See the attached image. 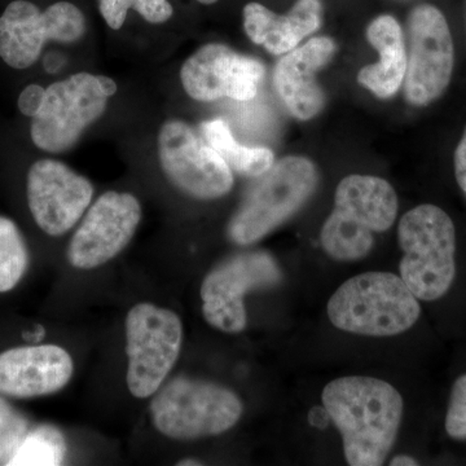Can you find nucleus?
<instances>
[{
    "mask_svg": "<svg viewBox=\"0 0 466 466\" xmlns=\"http://www.w3.org/2000/svg\"><path fill=\"white\" fill-rule=\"evenodd\" d=\"M231 218L228 238L238 245L259 241L287 222L317 189L319 175L309 159L289 156L259 175Z\"/></svg>",
    "mask_w": 466,
    "mask_h": 466,
    "instance_id": "obj_5",
    "label": "nucleus"
},
{
    "mask_svg": "<svg viewBox=\"0 0 466 466\" xmlns=\"http://www.w3.org/2000/svg\"><path fill=\"white\" fill-rule=\"evenodd\" d=\"M158 157L167 179L192 198L214 200L232 189L231 167L186 122L173 119L162 126Z\"/></svg>",
    "mask_w": 466,
    "mask_h": 466,
    "instance_id": "obj_12",
    "label": "nucleus"
},
{
    "mask_svg": "<svg viewBox=\"0 0 466 466\" xmlns=\"http://www.w3.org/2000/svg\"><path fill=\"white\" fill-rule=\"evenodd\" d=\"M330 323L345 332L390 337L410 329L421 314L419 299L400 276L366 272L349 279L328 302Z\"/></svg>",
    "mask_w": 466,
    "mask_h": 466,
    "instance_id": "obj_3",
    "label": "nucleus"
},
{
    "mask_svg": "<svg viewBox=\"0 0 466 466\" xmlns=\"http://www.w3.org/2000/svg\"><path fill=\"white\" fill-rule=\"evenodd\" d=\"M25 417L0 400V464L7 465L27 434Z\"/></svg>",
    "mask_w": 466,
    "mask_h": 466,
    "instance_id": "obj_24",
    "label": "nucleus"
},
{
    "mask_svg": "<svg viewBox=\"0 0 466 466\" xmlns=\"http://www.w3.org/2000/svg\"><path fill=\"white\" fill-rule=\"evenodd\" d=\"M391 466H413L419 465V462L415 459L410 458V456L400 455L397 458L391 460Z\"/></svg>",
    "mask_w": 466,
    "mask_h": 466,
    "instance_id": "obj_30",
    "label": "nucleus"
},
{
    "mask_svg": "<svg viewBox=\"0 0 466 466\" xmlns=\"http://www.w3.org/2000/svg\"><path fill=\"white\" fill-rule=\"evenodd\" d=\"M73 370L72 357L60 346L7 350L0 354V392L15 398L54 394L70 381Z\"/></svg>",
    "mask_w": 466,
    "mask_h": 466,
    "instance_id": "obj_16",
    "label": "nucleus"
},
{
    "mask_svg": "<svg viewBox=\"0 0 466 466\" xmlns=\"http://www.w3.org/2000/svg\"><path fill=\"white\" fill-rule=\"evenodd\" d=\"M367 38L379 51L380 61L375 66L361 67L358 82L380 99H389L400 90L406 76L407 51L403 30L397 18L382 15L368 26Z\"/></svg>",
    "mask_w": 466,
    "mask_h": 466,
    "instance_id": "obj_19",
    "label": "nucleus"
},
{
    "mask_svg": "<svg viewBox=\"0 0 466 466\" xmlns=\"http://www.w3.org/2000/svg\"><path fill=\"white\" fill-rule=\"evenodd\" d=\"M398 241L407 287L417 299H441L456 275V231L449 214L431 204L412 208L400 219Z\"/></svg>",
    "mask_w": 466,
    "mask_h": 466,
    "instance_id": "obj_4",
    "label": "nucleus"
},
{
    "mask_svg": "<svg viewBox=\"0 0 466 466\" xmlns=\"http://www.w3.org/2000/svg\"><path fill=\"white\" fill-rule=\"evenodd\" d=\"M66 441L58 429L41 425L27 431L9 466H56L63 464Z\"/></svg>",
    "mask_w": 466,
    "mask_h": 466,
    "instance_id": "obj_21",
    "label": "nucleus"
},
{
    "mask_svg": "<svg viewBox=\"0 0 466 466\" xmlns=\"http://www.w3.org/2000/svg\"><path fill=\"white\" fill-rule=\"evenodd\" d=\"M177 465H180V466H189V465L196 466V465H201V462L196 461V460H183V461L179 462V464H177Z\"/></svg>",
    "mask_w": 466,
    "mask_h": 466,
    "instance_id": "obj_31",
    "label": "nucleus"
},
{
    "mask_svg": "<svg viewBox=\"0 0 466 466\" xmlns=\"http://www.w3.org/2000/svg\"><path fill=\"white\" fill-rule=\"evenodd\" d=\"M455 175L460 188L466 193V127L455 150Z\"/></svg>",
    "mask_w": 466,
    "mask_h": 466,
    "instance_id": "obj_27",
    "label": "nucleus"
},
{
    "mask_svg": "<svg viewBox=\"0 0 466 466\" xmlns=\"http://www.w3.org/2000/svg\"><path fill=\"white\" fill-rule=\"evenodd\" d=\"M29 263V254L20 229L14 220L0 217V293L14 289Z\"/></svg>",
    "mask_w": 466,
    "mask_h": 466,
    "instance_id": "obj_22",
    "label": "nucleus"
},
{
    "mask_svg": "<svg viewBox=\"0 0 466 466\" xmlns=\"http://www.w3.org/2000/svg\"><path fill=\"white\" fill-rule=\"evenodd\" d=\"M244 27L251 42L269 54L285 55L299 47L306 36L321 26L323 5L320 0H297L287 15H278L259 5H245Z\"/></svg>",
    "mask_w": 466,
    "mask_h": 466,
    "instance_id": "obj_18",
    "label": "nucleus"
},
{
    "mask_svg": "<svg viewBox=\"0 0 466 466\" xmlns=\"http://www.w3.org/2000/svg\"><path fill=\"white\" fill-rule=\"evenodd\" d=\"M309 424L318 429H323L329 424L330 416L325 407H315L309 413Z\"/></svg>",
    "mask_w": 466,
    "mask_h": 466,
    "instance_id": "obj_28",
    "label": "nucleus"
},
{
    "mask_svg": "<svg viewBox=\"0 0 466 466\" xmlns=\"http://www.w3.org/2000/svg\"><path fill=\"white\" fill-rule=\"evenodd\" d=\"M153 424L171 440L192 441L226 433L242 415L240 398L225 386L173 380L150 404Z\"/></svg>",
    "mask_w": 466,
    "mask_h": 466,
    "instance_id": "obj_6",
    "label": "nucleus"
},
{
    "mask_svg": "<svg viewBox=\"0 0 466 466\" xmlns=\"http://www.w3.org/2000/svg\"><path fill=\"white\" fill-rule=\"evenodd\" d=\"M265 72L257 58L244 56L220 43H208L187 58L180 79L187 94L198 101L223 97L249 101L258 94Z\"/></svg>",
    "mask_w": 466,
    "mask_h": 466,
    "instance_id": "obj_15",
    "label": "nucleus"
},
{
    "mask_svg": "<svg viewBox=\"0 0 466 466\" xmlns=\"http://www.w3.org/2000/svg\"><path fill=\"white\" fill-rule=\"evenodd\" d=\"M27 204L36 225L50 236L72 229L86 213L94 196L87 177L56 159L34 162L27 171Z\"/></svg>",
    "mask_w": 466,
    "mask_h": 466,
    "instance_id": "obj_14",
    "label": "nucleus"
},
{
    "mask_svg": "<svg viewBox=\"0 0 466 466\" xmlns=\"http://www.w3.org/2000/svg\"><path fill=\"white\" fill-rule=\"evenodd\" d=\"M108 99L99 76L90 73H76L48 86L42 108L30 124L34 146L54 155L72 149L106 112Z\"/></svg>",
    "mask_w": 466,
    "mask_h": 466,
    "instance_id": "obj_8",
    "label": "nucleus"
},
{
    "mask_svg": "<svg viewBox=\"0 0 466 466\" xmlns=\"http://www.w3.org/2000/svg\"><path fill=\"white\" fill-rule=\"evenodd\" d=\"M46 88H43L39 85H29L24 88L18 96L17 106L18 110L23 113L24 116H35L38 115L45 101Z\"/></svg>",
    "mask_w": 466,
    "mask_h": 466,
    "instance_id": "obj_26",
    "label": "nucleus"
},
{
    "mask_svg": "<svg viewBox=\"0 0 466 466\" xmlns=\"http://www.w3.org/2000/svg\"><path fill=\"white\" fill-rule=\"evenodd\" d=\"M198 3H201V5H214V3H217L218 0H198Z\"/></svg>",
    "mask_w": 466,
    "mask_h": 466,
    "instance_id": "obj_32",
    "label": "nucleus"
},
{
    "mask_svg": "<svg viewBox=\"0 0 466 466\" xmlns=\"http://www.w3.org/2000/svg\"><path fill=\"white\" fill-rule=\"evenodd\" d=\"M397 214L398 196L390 183L370 175H349L337 187L333 211L321 228V247L339 262L364 258L375 244L373 235L388 231Z\"/></svg>",
    "mask_w": 466,
    "mask_h": 466,
    "instance_id": "obj_2",
    "label": "nucleus"
},
{
    "mask_svg": "<svg viewBox=\"0 0 466 466\" xmlns=\"http://www.w3.org/2000/svg\"><path fill=\"white\" fill-rule=\"evenodd\" d=\"M201 131L208 146L213 147L231 170L238 174L259 177L274 165L275 156L271 149L236 142L231 128L223 119L204 122Z\"/></svg>",
    "mask_w": 466,
    "mask_h": 466,
    "instance_id": "obj_20",
    "label": "nucleus"
},
{
    "mask_svg": "<svg viewBox=\"0 0 466 466\" xmlns=\"http://www.w3.org/2000/svg\"><path fill=\"white\" fill-rule=\"evenodd\" d=\"M446 431L453 440H466V375L460 376L451 391Z\"/></svg>",
    "mask_w": 466,
    "mask_h": 466,
    "instance_id": "obj_25",
    "label": "nucleus"
},
{
    "mask_svg": "<svg viewBox=\"0 0 466 466\" xmlns=\"http://www.w3.org/2000/svg\"><path fill=\"white\" fill-rule=\"evenodd\" d=\"M407 38L406 99L412 106H428L452 78L455 51L449 23L434 5H417L408 16Z\"/></svg>",
    "mask_w": 466,
    "mask_h": 466,
    "instance_id": "obj_11",
    "label": "nucleus"
},
{
    "mask_svg": "<svg viewBox=\"0 0 466 466\" xmlns=\"http://www.w3.org/2000/svg\"><path fill=\"white\" fill-rule=\"evenodd\" d=\"M334 51L333 39L317 36L285 54L276 66V92L297 119L309 121L323 109L325 96L317 73L332 60Z\"/></svg>",
    "mask_w": 466,
    "mask_h": 466,
    "instance_id": "obj_17",
    "label": "nucleus"
},
{
    "mask_svg": "<svg viewBox=\"0 0 466 466\" xmlns=\"http://www.w3.org/2000/svg\"><path fill=\"white\" fill-rule=\"evenodd\" d=\"M283 272L267 251H249L214 267L202 281V314L211 327L238 333L248 323L245 294L276 287Z\"/></svg>",
    "mask_w": 466,
    "mask_h": 466,
    "instance_id": "obj_10",
    "label": "nucleus"
},
{
    "mask_svg": "<svg viewBox=\"0 0 466 466\" xmlns=\"http://www.w3.org/2000/svg\"><path fill=\"white\" fill-rule=\"evenodd\" d=\"M140 219L142 207L135 196L115 191L104 193L88 208L70 241V265L81 269L106 265L127 247Z\"/></svg>",
    "mask_w": 466,
    "mask_h": 466,
    "instance_id": "obj_13",
    "label": "nucleus"
},
{
    "mask_svg": "<svg viewBox=\"0 0 466 466\" xmlns=\"http://www.w3.org/2000/svg\"><path fill=\"white\" fill-rule=\"evenodd\" d=\"M101 16L113 30L124 26L128 9L150 24H164L174 15L173 5L168 0H99Z\"/></svg>",
    "mask_w": 466,
    "mask_h": 466,
    "instance_id": "obj_23",
    "label": "nucleus"
},
{
    "mask_svg": "<svg viewBox=\"0 0 466 466\" xmlns=\"http://www.w3.org/2000/svg\"><path fill=\"white\" fill-rule=\"evenodd\" d=\"M127 386L134 397H152L171 372L183 341L175 312L152 303L134 306L125 321Z\"/></svg>",
    "mask_w": 466,
    "mask_h": 466,
    "instance_id": "obj_7",
    "label": "nucleus"
},
{
    "mask_svg": "<svg viewBox=\"0 0 466 466\" xmlns=\"http://www.w3.org/2000/svg\"><path fill=\"white\" fill-rule=\"evenodd\" d=\"M321 400L342 435L349 465H382L403 417L400 392L375 377L350 376L328 383Z\"/></svg>",
    "mask_w": 466,
    "mask_h": 466,
    "instance_id": "obj_1",
    "label": "nucleus"
},
{
    "mask_svg": "<svg viewBox=\"0 0 466 466\" xmlns=\"http://www.w3.org/2000/svg\"><path fill=\"white\" fill-rule=\"evenodd\" d=\"M99 76L100 85L101 87H103L104 92H106L109 97L115 96L116 90H118V86H116V82L113 81L112 78H109V76Z\"/></svg>",
    "mask_w": 466,
    "mask_h": 466,
    "instance_id": "obj_29",
    "label": "nucleus"
},
{
    "mask_svg": "<svg viewBox=\"0 0 466 466\" xmlns=\"http://www.w3.org/2000/svg\"><path fill=\"white\" fill-rule=\"evenodd\" d=\"M85 32L84 14L72 3L57 2L41 11L32 2L15 0L0 16V58L14 69H27L48 42H76Z\"/></svg>",
    "mask_w": 466,
    "mask_h": 466,
    "instance_id": "obj_9",
    "label": "nucleus"
}]
</instances>
